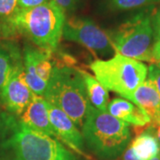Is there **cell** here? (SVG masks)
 Instances as JSON below:
<instances>
[{
	"label": "cell",
	"instance_id": "cell-2",
	"mask_svg": "<svg viewBox=\"0 0 160 160\" xmlns=\"http://www.w3.org/2000/svg\"><path fill=\"white\" fill-rule=\"evenodd\" d=\"M82 130L88 148L102 159L118 157L131 141V132L127 123L116 118L107 110H99L91 104Z\"/></svg>",
	"mask_w": 160,
	"mask_h": 160
},
{
	"label": "cell",
	"instance_id": "cell-10",
	"mask_svg": "<svg viewBox=\"0 0 160 160\" xmlns=\"http://www.w3.org/2000/svg\"><path fill=\"white\" fill-rule=\"evenodd\" d=\"M50 122L56 137L66 143L78 154L86 157L84 151V137L73 120L62 109L48 102Z\"/></svg>",
	"mask_w": 160,
	"mask_h": 160
},
{
	"label": "cell",
	"instance_id": "cell-24",
	"mask_svg": "<svg viewBox=\"0 0 160 160\" xmlns=\"http://www.w3.org/2000/svg\"><path fill=\"white\" fill-rule=\"evenodd\" d=\"M124 160H139L135 157V155L133 154V152L132 151V149L128 147L124 153Z\"/></svg>",
	"mask_w": 160,
	"mask_h": 160
},
{
	"label": "cell",
	"instance_id": "cell-4",
	"mask_svg": "<svg viewBox=\"0 0 160 160\" xmlns=\"http://www.w3.org/2000/svg\"><path fill=\"white\" fill-rule=\"evenodd\" d=\"M90 69L107 90L129 101L148 76V67L144 63L118 52L109 60L92 62Z\"/></svg>",
	"mask_w": 160,
	"mask_h": 160
},
{
	"label": "cell",
	"instance_id": "cell-27",
	"mask_svg": "<svg viewBox=\"0 0 160 160\" xmlns=\"http://www.w3.org/2000/svg\"><path fill=\"white\" fill-rule=\"evenodd\" d=\"M2 31H3V25H2V22H0V34H1Z\"/></svg>",
	"mask_w": 160,
	"mask_h": 160
},
{
	"label": "cell",
	"instance_id": "cell-11",
	"mask_svg": "<svg viewBox=\"0 0 160 160\" xmlns=\"http://www.w3.org/2000/svg\"><path fill=\"white\" fill-rule=\"evenodd\" d=\"M20 125L52 137H56L50 122L48 102L44 96L34 94L29 106L21 115Z\"/></svg>",
	"mask_w": 160,
	"mask_h": 160
},
{
	"label": "cell",
	"instance_id": "cell-16",
	"mask_svg": "<svg viewBox=\"0 0 160 160\" xmlns=\"http://www.w3.org/2000/svg\"><path fill=\"white\" fill-rule=\"evenodd\" d=\"M110 6L117 10H132L159 4L160 0H109Z\"/></svg>",
	"mask_w": 160,
	"mask_h": 160
},
{
	"label": "cell",
	"instance_id": "cell-9",
	"mask_svg": "<svg viewBox=\"0 0 160 160\" xmlns=\"http://www.w3.org/2000/svg\"><path fill=\"white\" fill-rule=\"evenodd\" d=\"M34 94L24 78V67L21 64L13 65L0 94L6 109L21 116L32 101Z\"/></svg>",
	"mask_w": 160,
	"mask_h": 160
},
{
	"label": "cell",
	"instance_id": "cell-14",
	"mask_svg": "<svg viewBox=\"0 0 160 160\" xmlns=\"http://www.w3.org/2000/svg\"><path fill=\"white\" fill-rule=\"evenodd\" d=\"M139 160H150L160 153L159 143L155 134V128L148 126L138 133L129 145Z\"/></svg>",
	"mask_w": 160,
	"mask_h": 160
},
{
	"label": "cell",
	"instance_id": "cell-19",
	"mask_svg": "<svg viewBox=\"0 0 160 160\" xmlns=\"http://www.w3.org/2000/svg\"><path fill=\"white\" fill-rule=\"evenodd\" d=\"M148 79L151 81L160 95V67L152 63L148 67Z\"/></svg>",
	"mask_w": 160,
	"mask_h": 160
},
{
	"label": "cell",
	"instance_id": "cell-18",
	"mask_svg": "<svg viewBox=\"0 0 160 160\" xmlns=\"http://www.w3.org/2000/svg\"><path fill=\"white\" fill-rule=\"evenodd\" d=\"M12 66L9 55L3 51H0V94L9 78Z\"/></svg>",
	"mask_w": 160,
	"mask_h": 160
},
{
	"label": "cell",
	"instance_id": "cell-8",
	"mask_svg": "<svg viewBox=\"0 0 160 160\" xmlns=\"http://www.w3.org/2000/svg\"><path fill=\"white\" fill-rule=\"evenodd\" d=\"M24 78L35 94L44 96L55 65L52 52L28 47L24 52Z\"/></svg>",
	"mask_w": 160,
	"mask_h": 160
},
{
	"label": "cell",
	"instance_id": "cell-21",
	"mask_svg": "<svg viewBox=\"0 0 160 160\" xmlns=\"http://www.w3.org/2000/svg\"><path fill=\"white\" fill-rule=\"evenodd\" d=\"M50 0H18L19 9H28L46 4Z\"/></svg>",
	"mask_w": 160,
	"mask_h": 160
},
{
	"label": "cell",
	"instance_id": "cell-15",
	"mask_svg": "<svg viewBox=\"0 0 160 160\" xmlns=\"http://www.w3.org/2000/svg\"><path fill=\"white\" fill-rule=\"evenodd\" d=\"M86 86V91L89 102L92 106L99 110L105 111L109 104V92L108 90L96 79L95 77L92 76L86 70L77 68Z\"/></svg>",
	"mask_w": 160,
	"mask_h": 160
},
{
	"label": "cell",
	"instance_id": "cell-7",
	"mask_svg": "<svg viewBox=\"0 0 160 160\" xmlns=\"http://www.w3.org/2000/svg\"><path fill=\"white\" fill-rule=\"evenodd\" d=\"M62 36L97 53H106L113 48L109 35L88 19L72 17L65 21Z\"/></svg>",
	"mask_w": 160,
	"mask_h": 160
},
{
	"label": "cell",
	"instance_id": "cell-22",
	"mask_svg": "<svg viewBox=\"0 0 160 160\" xmlns=\"http://www.w3.org/2000/svg\"><path fill=\"white\" fill-rule=\"evenodd\" d=\"M58 6H60L63 11L73 10L78 3V0H52Z\"/></svg>",
	"mask_w": 160,
	"mask_h": 160
},
{
	"label": "cell",
	"instance_id": "cell-6",
	"mask_svg": "<svg viewBox=\"0 0 160 160\" xmlns=\"http://www.w3.org/2000/svg\"><path fill=\"white\" fill-rule=\"evenodd\" d=\"M10 143L18 160H76L56 139L21 125Z\"/></svg>",
	"mask_w": 160,
	"mask_h": 160
},
{
	"label": "cell",
	"instance_id": "cell-26",
	"mask_svg": "<svg viewBox=\"0 0 160 160\" xmlns=\"http://www.w3.org/2000/svg\"><path fill=\"white\" fill-rule=\"evenodd\" d=\"M150 160H160V153L158 156H156L155 158H153L152 159H150Z\"/></svg>",
	"mask_w": 160,
	"mask_h": 160
},
{
	"label": "cell",
	"instance_id": "cell-3",
	"mask_svg": "<svg viewBox=\"0 0 160 160\" xmlns=\"http://www.w3.org/2000/svg\"><path fill=\"white\" fill-rule=\"evenodd\" d=\"M44 97L62 109L77 126H83L90 102L84 80L77 68L55 65Z\"/></svg>",
	"mask_w": 160,
	"mask_h": 160
},
{
	"label": "cell",
	"instance_id": "cell-20",
	"mask_svg": "<svg viewBox=\"0 0 160 160\" xmlns=\"http://www.w3.org/2000/svg\"><path fill=\"white\" fill-rule=\"evenodd\" d=\"M151 21L154 30L155 42L160 40V7L152 9L151 12Z\"/></svg>",
	"mask_w": 160,
	"mask_h": 160
},
{
	"label": "cell",
	"instance_id": "cell-1",
	"mask_svg": "<svg viewBox=\"0 0 160 160\" xmlns=\"http://www.w3.org/2000/svg\"><path fill=\"white\" fill-rule=\"evenodd\" d=\"M65 12L52 0L41 6L18 9L7 29L27 37L39 49L56 50L62 37Z\"/></svg>",
	"mask_w": 160,
	"mask_h": 160
},
{
	"label": "cell",
	"instance_id": "cell-13",
	"mask_svg": "<svg viewBox=\"0 0 160 160\" xmlns=\"http://www.w3.org/2000/svg\"><path fill=\"white\" fill-rule=\"evenodd\" d=\"M132 102L136 104L150 118L149 126L157 128L160 125V95L154 85L148 78L132 95Z\"/></svg>",
	"mask_w": 160,
	"mask_h": 160
},
{
	"label": "cell",
	"instance_id": "cell-17",
	"mask_svg": "<svg viewBox=\"0 0 160 160\" xmlns=\"http://www.w3.org/2000/svg\"><path fill=\"white\" fill-rule=\"evenodd\" d=\"M18 9V0H0V22L6 29Z\"/></svg>",
	"mask_w": 160,
	"mask_h": 160
},
{
	"label": "cell",
	"instance_id": "cell-12",
	"mask_svg": "<svg viewBox=\"0 0 160 160\" xmlns=\"http://www.w3.org/2000/svg\"><path fill=\"white\" fill-rule=\"evenodd\" d=\"M107 111L116 118L135 126V129H139L137 134L150 125V118L147 113L136 104L125 98L113 99L108 104Z\"/></svg>",
	"mask_w": 160,
	"mask_h": 160
},
{
	"label": "cell",
	"instance_id": "cell-23",
	"mask_svg": "<svg viewBox=\"0 0 160 160\" xmlns=\"http://www.w3.org/2000/svg\"><path fill=\"white\" fill-rule=\"evenodd\" d=\"M153 63L160 67V40L156 41L153 47Z\"/></svg>",
	"mask_w": 160,
	"mask_h": 160
},
{
	"label": "cell",
	"instance_id": "cell-25",
	"mask_svg": "<svg viewBox=\"0 0 160 160\" xmlns=\"http://www.w3.org/2000/svg\"><path fill=\"white\" fill-rule=\"evenodd\" d=\"M155 134H156V137H157V140L158 142L159 143L160 146V125L156 129H155Z\"/></svg>",
	"mask_w": 160,
	"mask_h": 160
},
{
	"label": "cell",
	"instance_id": "cell-5",
	"mask_svg": "<svg viewBox=\"0 0 160 160\" xmlns=\"http://www.w3.org/2000/svg\"><path fill=\"white\" fill-rule=\"evenodd\" d=\"M151 12L152 9H148L135 14L109 36L112 47L118 53L153 63L155 37Z\"/></svg>",
	"mask_w": 160,
	"mask_h": 160
}]
</instances>
